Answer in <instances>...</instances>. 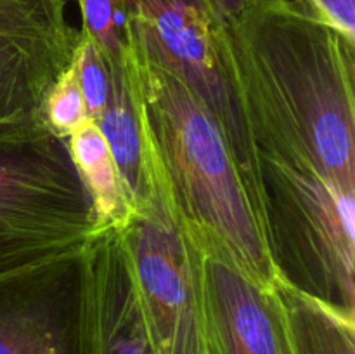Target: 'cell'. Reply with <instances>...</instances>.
<instances>
[{
    "mask_svg": "<svg viewBox=\"0 0 355 354\" xmlns=\"http://www.w3.org/2000/svg\"><path fill=\"white\" fill-rule=\"evenodd\" d=\"M80 354H163L121 229L96 231L80 255Z\"/></svg>",
    "mask_w": 355,
    "mask_h": 354,
    "instance_id": "ba28073f",
    "label": "cell"
},
{
    "mask_svg": "<svg viewBox=\"0 0 355 354\" xmlns=\"http://www.w3.org/2000/svg\"><path fill=\"white\" fill-rule=\"evenodd\" d=\"M94 235L64 139L42 121L0 132V281L80 257Z\"/></svg>",
    "mask_w": 355,
    "mask_h": 354,
    "instance_id": "3957f363",
    "label": "cell"
},
{
    "mask_svg": "<svg viewBox=\"0 0 355 354\" xmlns=\"http://www.w3.org/2000/svg\"><path fill=\"white\" fill-rule=\"evenodd\" d=\"M69 156L92 203L96 231L121 229L132 217V205L125 193L107 142L96 121L87 120L66 139Z\"/></svg>",
    "mask_w": 355,
    "mask_h": 354,
    "instance_id": "4fadbf2b",
    "label": "cell"
},
{
    "mask_svg": "<svg viewBox=\"0 0 355 354\" xmlns=\"http://www.w3.org/2000/svg\"><path fill=\"white\" fill-rule=\"evenodd\" d=\"M40 118L52 134L64 141L83 121L89 120L75 58L49 89L42 104Z\"/></svg>",
    "mask_w": 355,
    "mask_h": 354,
    "instance_id": "9a60e30c",
    "label": "cell"
},
{
    "mask_svg": "<svg viewBox=\"0 0 355 354\" xmlns=\"http://www.w3.org/2000/svg\"><path fill=\"white\" fill-rule=\"evenodd\" d=\"M121 235L162 353L210 354L194 236L155 189Z\"/></svg>",
    "mask_w": 355,
    "mask_h": 354,
    "instance_id": "5b68a950",
    "label": "cell"
},
{
    "mask_svg": "<svg viewBox=\"0 0 355 354\" xmlns=\"http://www.w3.org/2000/svg\"><path fill=\"white\" fill-rule=\"evenodd\" d=\"M130 66L153 189L198 242L272 292L281 280L267 246L257 183L236 158L217 118L134 42Z\"/></svg>",
    "mask_w": 355,
    "mask_h": 354,
    "instance_id": "7a4b0ae2",
    "label": "cell"
},
{
    "mask_svg": "<svg viewBox=\"0 0 355 354\" xmlns=\"http://www.w3.org/2000/svg\"><path fill=\"white\" fill-rule=\"evenodd\" d=\"M196 243L210 354H288L270 292L217 248Z\"/></svg>",
    "mask_w": 355,
    "mask_h": 354,
    "instance_id": "30bf717a",
    "label": "cell"
},
{
    "mask_svg": "<svg viewBox=\"0 0 355 354\" xmlns=\"http://www.w3.org/2000/svg\"><path fill=\"white\" fill-rule=\"evenodd\" d=\"M355 42V0H295Z\"/></svg>",
    "mask_w": 355,
    "mask_h": 354,
    "instance_id": "e0dca14e",
    "label": "cell"
},
{
    "mask_svg": "<svg viewBox=\"0 0 355 354\" xmlns=\"http://www.w3.org/2000/svg\"><path fill=\"white\" fill-rule=\"evenodd\" d=\"M288 354H355V318L284 281L270 292Z\"/></svg>",
    "mask_w": 355,
    "mask_h": 354,
    "instance_id": "7c38bea8",
    "label": "cell"
},
{
    "mask_svg": "<svg viewBox=\"0 0 355 354\" xmlns=\"http://www.w3.org/2000/svg\"><path fill=\"white\" fill-rule=\"evenodd\" d=\"M125 2L132 42L200 97L220 124L236 158L257 183L255 151L222 58L218 19L210 6L205 0Z\"/></svg>",
    "mask_w": 355,
    "mask_h": 354,
    "instance_id": "8992f818",
    "label": "cell"
},
{
    "mask_svg": "<svg viewBox=\"0 0 355 354\" xmlns=\"http://www.w3.org/2000/svg\"><path fill=\"white\" fill-rule=\"evenodd\" d=\"M82 33L106 58L107 65H125L132 58V30L125 0H76Z\"/></svg>",
    "mask_w": 355,
    "mask_h": 354,
    "instance_id": "5bb4252c",
    "label": "cell"
},
{
    "mask_svg": "<svg viewBox=\"0 0 355 354\" xmlns=\"http://www.w3.org/2000/svg\"><path fill=\"white\" fill-rule=\"evenodd\" d=\"M78 82L89 120L97 121L106 106L110 94V66L101 49L80 31V42L75 52Z\"/></svg>",
    "mask_w": 355,
    "mask_h": 354,
    "instance_id": "2e32d148",
    "label": "cell"
},
{
    "mask_svg": "<svg viewBox=\"0 0 355 354\" xmlns=\"http://www.w3.org/2000/svg\"><path fill=\"white\" fill-rule=\"evenodd\" d=\"M218 21H229L267 0H205Z\"/></svg>",
    "mask_w": 355,
    "mask_h": 354,
    "instance_id": "ac0fdd59",
    "label": "cell"
},
{
    "mask_svg": "<svg viewBox=\"0 0 355 354\" xmlns=\"http://www.w3.org/2000/svg\"><path fill=\"white\" fill-rule=\"evenodd\" d=\"M255 177L279 280L355 318V196L259 151Z\"/></svg>",
    "mask_w": 355,
    "mask_h": 354,
    "instance_id": "277c9868",
    "label": "cell"
},
{
    "mask_svg": "<svg viewBox=\"0 0 355 354\" xmlns=\"http://www.w3.org/2000/svg\"><path fill=\"white\" fill-rule=\"evenodd\" d=\"M80 257L0 281V354H80Z\"/></svg>",
    "mask_w": 355,
    "mask_h": 354,
    "instance_id": "9c48e42d",
    "label": "cell"
},
{
    "mask_svg": "<svg viewBox=\"0 0 355 354\" xmlns=\"http://www.w3.org/2000/svg\"><path fill=\"white\" fill-rule=\"evenodd\" d=\"M130 61L107 65L110 94L96 124L106 139L132 210H139L153 198V176Z\"/></svg>",
    "mask_w": 355,
    "mask_h": 354,
    "instance_id": "8fae6325",
    "label": "cell"
},
{
    "mask_svg": "<svg viewBox=\"0 0 355 354\" xmlns=\"http://www.w3.org/2000/svg\"><path fill=\"white\" fill-rule=\"evenodd\" d=\"M253 151L355 196V42L295 0L218 21Z\"/></svg>",
    "mask_w": 355,
    "mask_h": 354,
    "instance_id": "6da1fadb",
    "label": "cell"
},
{
    "mask_svg": "<svg viewBox=\"0 0 355 354\" xmlns=\"http://www.w3.org/2000/svg\"><path fill=\"white\" fill-rule=\"evenodd\" d=\"M78 42L66 0H0V132L42 121L45 96Z\"/></svg>",
    "mask_w": 355,
    "mask_h": 354,
    "instance_id": "52a82bcc",
    "label": "cell"
}]
</instances>
